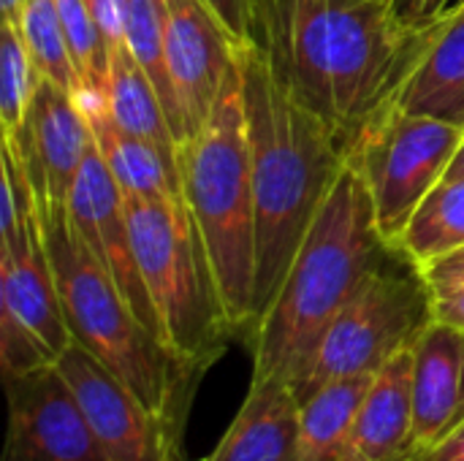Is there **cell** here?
I'll use <instances>...</instances> for the list:
<instances>
[{
  "label": "cell",
  "mask_w": 464,
  "mask_h": 461,
  "mask_svg": "<svg viewBox=\"0 0 464 461\" xmlns=\"http://www.w3.org/2000/svg\"><path fill=\"white\" fill-rule=\"evenodd\" d=\"M0 310L19 321L49 351L54 364L73 342L44 245V228L16 250L0 247Z\"/></svg>",
  "instance_id": "cell-15"
},
{
  "label": "cell",
  "mask_w": 464,
  "mask_h": 461,
  "mask_svg": "<svg viewBox=\"0 0 464 461\" xmlns=\"http://www.w3.org/2000/svg\"><path fill=\"white\" fill-rule=\"evenodd\" d=\"M103 38L109 46L114 43H125V11H128V0H87Z\"/></svg>",
  "instance_id": "cell-30"
},
{
  "label": "cell",
  "mask_w": 464,
  "mask_h": 461,
  "mask_svg": "<svg viewBox=\"0 0 464 461\" xmlns=\"http://www.w3.org/2000/svg\"><path fill=\"white\" fill-rule=\"evenodd\" d=\"M416 461H464V424L440 446L421 454Z\"/></svg>",
  "instance_id": "cell-31"
},
{
  "label": "cell",
  "mask_w": 464,
  "mask_h": 461,
  "mask_svg": "<svg viewBox=\"0 0 464 461\" xmlns=\"http://www.w3.org/2000/svg\"><path fill=\"white\" fill-rule=\"evenodd\" d=\"M95 147L125 198H179L177 168L147 141L125 133L109 117V106L84 114Z\"/></svg>",
  "instance_id": "cell-20"
},
{
  "label": "cell",
  "mask_w": 464,
  "mask_h": 461,
  "mask_svg": "<svg viewBox=\"0 0 464 461\" xmlns=\"http://www.w3.org/2000/svg\"><path fill=\"white\" fill-rule=\"evenodd\" d=\"M106 106L117 128L152 144L177 168V136L169 125L160 95L125 43L109 46Z\"/></svg>",
  "instance_id": "cell-19"
},
{
  "label": "cell",
  "mask_w": 464,
  "mask_h": 461,
  "mask_svg": "<svg viewBox=\"0 0 464 461\" xmlns=\"http://www.w3.org/2000/svg\"><path fill=\"white\" fill-rule=\"evenodd\" d=\"M204 461H299L294 389L277 380H253L223 440Z\"/></svg>",
  "instance_id": "cell-17"
},
{
  "label": "cell",
  "mask_w": 464,
  "mask_h": 461,
  "mask_svg": "<svg viewBox=\"0 0 464 461\" xmlns=\"http://www.w3.org/2000/svg\"><path fill=\"white\" fill-rule=\"evenodd\" d=\"M389 250L370 190L362 174L345 163L299 245L283 288L253 329V380H277L296 394L326 329Z\"/></svg>",
  "instance_id": "cell-3"
},
{
  "label": "cell",
  "mask_w": 464,
  "mask_h": 461,
  "mask_svg": "<svg viewBox=\"0 0 464 461\" xmlns=\"http://www.w3.org/2000/svg\"><path fill=\"white\" fill-rule=\"evenodd\" d=\"M19 30H22V38L27 43V52L33 57L38 76L54 82L68 95L82 90L84 82L68 49V38H65L54 0H27Z\"/></svg>",
  "instance_id": "cell-24"
},
{
  "label": "cell",
  "mask_w": 464,
  "mask_h": 461,
  "mask_svg": "<svg viewBox=\"0 0 464 461\" xmlns=\"http://www.w3.org/2000/svg\"><path fill=\"white\" fill-rule=\"evenodd\" d=\"M57 372L73 391L109 461H177L179 429L155 416L111 370L79 342L57 359Z\"/></svg>",
  "instance_id": "cell-9"
},
{
  "label": "cell",
  "mask_w": 464,
  "mask_h": 461,
  "mask_svg": "<svg viewBox=\"0 0 464 461\" xmlns=\"http://www.w3.org/2000/svg\"><path fill=\"white\" fill-rule=\"evenodd\" d=\"M68 49L73 54V62L82 73V82L90 87L106 90L109 79V43L87 5V0H54Z\"/></svg>",
  "instance_id": "cell-26"
},
{
  "label": "cell",
  "mask_w": 464,
  "mask_h": 461,
  "mask_svg": "<svg viewBox=\"0 0 464 461\" xmlns=\"http://www.w3.org/2000/svg\"><path fill=\"white\" fill-rule=\"evenodd\" d=\"M392 250L326 329L296 389L299 402L332 380L375 375L397 353L413 348L419 334L432 323L430 288L419 264L411 258L394 264Z\"/></svg>",
  "instance_id": "cell-7"
},
{
  "label": "cell",
  "mask_w": 464,
  "mask_h": 461,
  "mask_svg": "<svg viewBox=\"0 0 464 461\" xmlns=\"http://www.w3.org/2000/svg\"><path fill=\"white\" fill-rule=\"evenodd\" d=\"M179 190L193 215L231 331L256 323V196L242 92L231 71L209 120L177 147Z\"/></svg>",
  "instance_id": "cell-5"
},
{
  "label": "cell",
  "mask_w": 464,
  "mask_h": 461,
  "mask_svg": "<svg viewBox=\"0 0 464 461\" xmlns=\"http://www.w3.org/2000/svg\"><path fill=\"white\" fill-rule=\"evenodd\" d=\"M125 46L144 68L150 82L155 84L160 103L166 109L169 125L177 136V147L182 141L177 95L166 68V0H128L125 11Z\"/></svg>",
  "instance_id": "cell-23"
},
{
  "label": "cell",
  "mask_w": 464,
  "mask_h": 461,
  "mask_svg": "<svg viewBox=\"0 0 464 461\" xmlns=\"http://www.w3.org/2000/svg\"><path fill=\"white\" fill-rule=\"evenodd\" d=\"M375 375L340 378L299 402V461H343Z\"/></svg>",
  "instance_id": "cell-21"
},
{
  "label": "cell",
  "mask_w": 464,
  "mask_h": 461,
  "mask_svg": "<svg viewBox=\"0 0 464 461\" xmlns=\"http://www.w3.org/2000/svg\"><path fill=\"white\" fill-rule=\"evenodd\" d=\"M394 103L402 111L464 128V8L435 24L430 46L400 87Z\"/></svg>",
  "instance_id": "cell-18"
},
{
  "label": "cell",
  "mask_w": 464,
  "mask_h": 461,
  "mask_svg": "<svg viewBox=\"0 0 464 461\" xmlns=\"http://www.w3.org/2000/svg\"><path fill=\"white\" fill-rule=\"evenodd\" d=\"M68 220L79 239L87 245V250L98 258V264L106 269V274L114 280L117 291L133 310V315L155 334H160V321L152 307V299L147 293L136 253H133V239H130V226H128V212H125V198L103 163L98 147L90 149L71 198H68Z\"/></svg>",
  "instance_id": "cell-12"
},
{
  "label": "cell",
  "mask_w": 464,
  "mask_h": 461,
  "mask_svg": "<svg viewBox=\"0 0 464 461\" xmlns=\"http://www.w3.org/2000/svg\"><path fill=\"white\" fill-rule=\"evenodd\" d=\"M223 24L242 41H256V3L253 0H207Z\"/></svg>",
  "instance_id": "cell-29"
},
{
  "label": "cell",
  "mask_w": 464,
  "mask_h": 461,
  "mask_svg": "<svg viewBox=\"0 0 464 461\" xmlns=\"http://www.w3.org/2000/svg\"><path fill=\"white\" fill-rule=\"evenodd\" d=\"M446 261H451V264H457V266H464V247L459 250H454V253H449V255H443Z\"/></svg>",
  "instance_id": "cell-33"
},
{
  "label": "cell",
  "mask_w": 464,
  "mask_h": 461,
  "mask_svg": "<svg viewBox=\"0 0 464 461\" xmlns=\"http://www.w3.org/2000/svg\"><path fill=\"white\" fill-rule=\"evenodd\" d=\"M446 179H464V139L459 149H457V155H454V160H451V166H449Z\"/></svg>",
  "instance_id": "cell-32"
},
{
  "label": "cell",
  "mask_w": 464,
  "mask_h": 461,
  "mask_svg": "<svg viewBox=\"0 0 464 461\" xmlns=\"http://www.w3.org/2000/svg\"><path fill=\"white\" fill-rule=\"evenodd\" d=\"M413 432L419 456L464 424V331L432 321L413 342Z\"/></svg>",
  "instance_id": "cell-14"
},
{
  "label": "cell",
  "mask_w": 464,
  "mask_h": 461,
  "mask_svg": "<svg viewBox=\"0 0 464 461\" xmlns=\"http://www.w3.org/2000/svg\"><path fill=\"white\" fill-rule=\"evenodd\" d=\"M464 8V0H394V14L411 27H432Z\"/></svg>",
  "instance_id": "cell-28"
},
{
  "label": "cell",
  "mask_w": 464,
  "mask_h": 461,
  "mask_svg": "<svg viewBox=\"0 0 464 461\" xmlns=\"http://www.w3.org/2000/svg\"><path fill=\"white\" fill-rule=\"evenodd\" d=\"M125 198V196H122ZM133 253L163 342L204 372L231 331L198 226L185 198H125Z\"/></svg>",
  "instance_id": "cell-6"
},
{
  "label": "cell",
  "mask_w": 464,
  "mask_h": 461,
  "mask_svg": "<svg viewBox=\"0 0 464 461\" xmlns=\"http://www.w3.org/2000/svg\"><path fill=\"white\" fill-rule=\"evenodd\" d=\"M5 139V136H3ZM19 149V158L33 182L38 206H68L73 182L95 147L92 130L73 98L54 82L38 76L35 95L24 120L22 139H5Z\"/></svg>",
  "instance_id": "cell-13"
},
{
  "label": "cell",
  "mask_w": 464,
  "mask_h": 461,
  "mask_svg": "<svg viewBox=\"0 0 464 461\" xmlns=\"http://www.w3.org/2000/svg\"><path fill=\"white\" fill-rule=\"evenodd\" d=\"M38 71L14 22H3L0 38V120L5 139H22L24 120L35 95Z\"/></svg>",
  "instance_id": "cell-25"
},
{
  "label": "cell",
  "mask_w": 464,
  "mask_h": 461,
  "mask_svg": "<svg viewBox=\"0 0 464 461\" xmlns=\"http://www.w3.org/2000/svg\"><path fill=\"white\" fill-rule=\"evenodd\" d=\"M239 68L256 196V329L348 152L329 122L285 87L256 41L242 43Z\"/></svg>",
  "instance_id": "cell-2"
},
{
  "label": "cell",
  "mask_w": 464,
  "mask_h": 461,
  "mask_svg": "<svg viewBox=\"0 0 464 461\" xmlns=\"http://www.w3.org/2000/svg\"><path fill=\"white\" fill-rule=\"evenodd\" d=\"M413 348L397 353L375 372L359 408L353 435L343 461H416L419 446L413 432L411 397Z\"/></svg>",
  "instance_id": "cell-16"
},
{
  "label": "cell",
  "mask_w": 464,
  "mask_h": 461,
  "mask_svg": "<svg viewBox=\"0 0 464 461\" xmlns=\"http://www.w3.org/2000/svg\"><path fill=\"white\" fill-rule=\"evenodd\" d=\"M3 383L8 427L0 461H109L57 367Z\"/></svg>",
  "instance_id": "cell-11"
},
{
  "label": "cell",
  "mask_w": 464,
  "mask_h": 461,
  "mask_svg": "<svg viewBox=\"0 0 464 461\" xmlns=\"http://www.w3.org/2000/svg\"><path fill=\"white\" fill-rule=\"evenodd\" d=\"M419 269L430 288L432 321L464 331V266H457L446 258H435Z\"/></svg>",
  "instance_id": "cell-27"
},
{
  "label": "cell",
  "mask_w": 464,
  "mask_h": 461,
  "mask_svg": "<svg viewBox=\"0 0 464 461\" xmlns=\"http://www.w3.org/2000/svg\"><path fill=\"white\" fill-rule=\"evenodd\" d=\"M239 49L242 41L207 0H166V68L177 95L182 141L209 120L239 62Z\"/></svg>",
  "instance_id": "cell-10"
},
{
  "label": "cell",
  "mask_w": 464,
  "mask_h": 461,
  "mask_svg": "<svg viewBox=\"0 0 464 461\" xmlns=\"http://www.w3.org/2000/svg\"><path fill=\"white\" fill-rule=\"evenodd\" d=\"M389 3H394V0H389Z\"/></svg>",
  "instance_id": "cell-34"
},
{
  "label": "cell",
  "mask_w": 464,
  "mask_h": 461,
  "mask_svg": "<svg viewBox=\"0 0 464 461\" xmlns=\"http://www.w3.org/2000/svg\"><path fill=\"white\" fill-rule=\"evenodd\" d=\"M41 228L73 342L111 370L155 416L182 429L193 380L201 372L133 315L114 280L73 231L68 209H41Z\"/></svg>",
  "instance_id": "cell-4"
},
{
  "label": "cell",
  "mask_w": 464,
  "mask_h": 461,
  "mask_svg": "<svg viewBox=\"0 0 464 461\" xmlns=\"http://www.w3.org/2000/svg\"><path fill=\"white\" fill-rule=\"evenodd\" d=\"M256 43L285 87L348 144L386 109L432 27H411L389 0H253Z\"/></svg>",
  "instance_id": "cell-1"
},
{
  "label": "cell",
  "mask_w": 464,
  "mask_h": 461,
  "mask_svg": "<svg viewBox=\"0 0 464 461\" xmlns=\"http://www.w3.org/2000/svg\"><path fill=\"white\" fill-rule=\"evenodd\" d=\"M462 139V125L402 111L392 101L348 144V163L362 174L378 231L392 247L446 179Z\"/></svg>",
  "instance_id": "cell-8"
},
{
  "label": "cell",
  "mask_w": 464,
  "mask_h": 461,
  "mask_svg": "<svg viewBox=\"0 0 464 461\" xmlns=\"http://www.w3.org/2000/svg\"><path fill=\"white\" fill-rule=\"evenodd\" d=\"M394 247L419 266L464 247V179H443Z\"/></svg>",
  "instance_id": "cell-22"
}]
</instances>
